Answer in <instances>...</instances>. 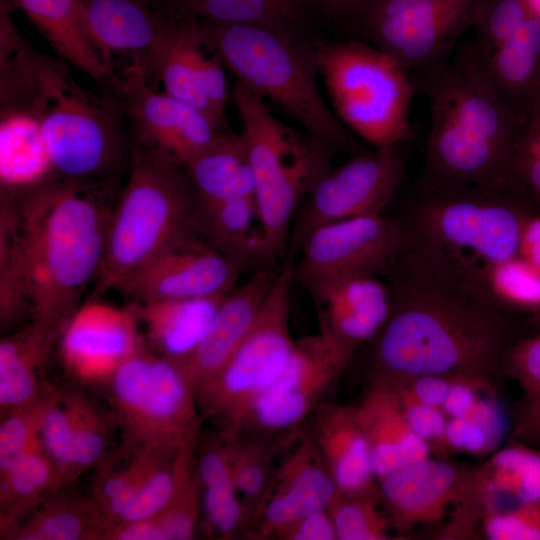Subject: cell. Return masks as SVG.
<instances>
[{"label":"cell","mask_w":540,"mask_h":540,"mask_svg":"<svg viewBox=\"0 0 540 540\" xmlns=\"http://www.w3.org/2000/svg\"><path fill=\"white\" fill-rule=\"evenodd\" d=\"M119 180H55L1 195L0 327L38 319L64 329L102 262Z\"/></svg>","instance_id":"obj_1"},{"label":"cell","mask_w":540,"mask_h":540,"mask_svg":"<svg viewBox=\"0 0 540 540\" xmlns=\"http://www.w3.org/2000/svg\"><path fill=\"white\" fill-rule=\"evenodd\" d=\"M409 270L390 288L391 313L378 333L372 382L426 374L493 381L507 351L495 312L416 262Z\"/></svg>","instance_id":"obj_2"},{"label":"cell","mask_w":540,"mask_h":540,"mask_svg":"<svg viewBox=\"0 0 540 540\" xmlns=\"http://www.w3.org/2000/svg\"><path fill=\"white\" fill-rule=\"evenodd\" d=\"M413 81L429 105V185L485 186L507 179L526 113L507 102L463 53Z\"/></svg>","instance_id":"obj_3"},{"label":"cell","mask_w":540,"mask_h":540,"mask_svg":"<svg viewBox=\"0 0 540 540\" xmlns=\"http://www.w3.org/2000/svg\"><path fill=\"white\" fill-rule=\"evenodd\" d=\"M3 66L36 113L59 180H119L127 172L132 142L122 104L112 92L84 88L68 63L26 41L7 55Z\"/></svg>","instance_id":"obj_4"},{"label":"cell","mask_w":540,"mask_h":540,"mask_svg":"<svg viewBox=\"0 0 540 540\" xmlns=\"http://www.w3.org/2000/svg\"><path fill=\"white\" fill-rule=\"evenodd\" d=\"M508 186V179L485 186H430L418 210L411 259L488 302L486 276L494 265L518 255L524 223L506 200Z\"/></svg>","instance_id":"obj_5"},{"label":"cell","mask_w":540,"mask_h":540,"mask_svg":"<svg viewBox=\"0 0 540 540\" xmlns=\"http://www.w3.org/2000/svg\"><path fill=\"white\" fill-rule=\"evenodd\" d=\"M201 22L235 82L278 105L316 141L335 151L357 150L354 134L320 92L313 44L265 26Z\"/></svg>","instance_id":"obj_6"},{"label":"cell","mask_w":540,"mask_h":540,"mask_svg":"<svg viewBox=\"0 0 540 540\" xmlns=\"http://www.w3.org/2000/svg\"><path fill=\"white\" fill-rule=\"evenodd\" d=\"M127 178L110 212L101 265L86 299H98L129 273L195 232V191L184 166L132 146Z\"/></svg>","instance_id":"obj_7"},{"label":"cell","mask_w":540,"mask_h":540,"mask_svg":"<svg viewBox=\"0 0 540 540\" xmlns=\"http://www.w3.org/2000/svg\"><path fill=\"white\" fill-rule=\"evenodd\" d=\"M238 134L253 173L255 201L267 256L275 268L286 260L295 214L330 170L335 150L277 118L264 98L235 82Z\"/></svg>","instance_id":"obj_8"},{"label":"cell","mask_w":540,"mask_h":540,"mask_svg":"<svg viewBox=\"0 0 540 540\" xmlns=\"http://www.w3.org/2000/svg\"><path fill=\"white\" fill-rule=\"evenodd\" d=\"M313 48L331 108L353 134L374 149L398 147L412 138L410 107L417 90L400 63L354 39Z\"/></svg>","instance_id":"obj_9"},{"label":"cell","mask_w":540,"mask_h":540,"mask_svg":"<svg viewBox=\"0 0 540 540\" xmlns=\"http://www.w3.org/2000/svg\"><path fill=\"white\" fill-rule=\"evenodd\" d=\"M100 388L130 451L173 458L197 441V386L176 361L146 346Z\"/></svg>","instance_id":"obj_10"},{"label":"cell","mask_w":540,"mask_h":540,"mask_svg":"<svg viewBox=\"0 0 540 540\" xmlns=\"http://www.w3.org/2000/svg\"><path fill=\"white\" fill-rule=\"evenodd\" d=\"M291 268L281 267L251 329L224 367L198 388L203 419L230 436L284 369L295 344L290 333Z\"/></svg>","instance_id":"obj_11"},{"label":"cell","mask_w":540,"mask_h":540,"mask_svg":"<svg viewBox=\"0 0 540 540\" xmlns=\"http://www.w3.org/2000/svg\"><path fill=\"white\" fill-rule=\"evenodd\" d=\"M476 0H374L364 11L365 42L384 51L413 77L448 62Z\"/></svg>","instance_id":"obj_12"},{"label":"cell","mask_w":540,"mask_h":540,"mask_svg":"<svg viewBox=\"0 0 540 540\" xmlns=\"http://www.w3.org/2000/svg\"><path fill=\"white\" fill-rule=\"evenodd\" d=\"M110 92L121 102L132 146L186 166L213 146L229 129L166 92L155 91L140 58L120 74L113 72Z\"/></svg>","instance_id":"obj_13"},{"label":"cell","mask_w":540,"mask_h":540,"mask_svg":"<svg viewBox=\"0 0 540 540\" xmlns=\"http://www.w3.org/2000/svg\"><path fill=\"white\" fill-rule=\"evenodd\" d=\"M399 224L382 214L324 224L302 241L292 280L308 293L364 275L391 270L404 247Z\"/></svg>","instance_id":"obj_14"},{"label":"cell","mask_w":540,"mask_h":540,"mask_svg":"<svg viewBox=\"0 0 540 540\" xmlns=\"http://www.w3.org/2000/svg\"><path fill=\"white\" fill-rule=\"evenodd\" d=\"M353 353L320 332L295 340L284 369L256 401L240 434L250 431L268 437L296 429L325 403Z\"/></svg>","instance_id":"obj_15"},{"label":"cell","mask_w":540,"mask_h":540,"mask_svg":"<svg viewBox=\"0 0 540 540\" xmlns=\"http://www.w3.org/2000/svg\"><path fill=\"white\" fill-rule=\"evenodd\" d=\"M142 62L148 76L157 78L167 94L228 129L225 65L199 18L174 11Z\"/></svg>","instance_id":"obj_16"},{"label":"cell","mask_w":540,"mask_h":540,"mask_svg":"<svg viewBox=\"0 0 540 540\" xmlns=\"http://www.w3.org/2000/svg\"><path fill=\"white\" fill-rule=\"evenodd\" d=\"M401 178L402 160L397 147L357 154L326 172L295 214L287 257L293 259L304 238L319 226L382 214Z\"/></svg>","instance_id":"obj_17"},{"label":"cell","mask_w":540,"mask_h":540,"mask_svg":"<svg viewBox=\"0 0 540 540\" xmlns=\"http://www.w3.org/2000/svg\"><path fill=\"white\" fill-rule=\"evenodd\" d=\"M296 429L283 435L285 452L249 515L247 535L253 539L275 538L301 517L327 509L337 492L310 432Z\"/></svg>","instance_id":"obj_18"},{"label":"cell","mask_w":540,"mask_h":540,"mask_svg":"<svg viewBox=\"0 0 540 540\" xmlns=\"http://www.w3.org/2000/svg\"><path fill=\"white\" fill-rule=\"evenodd\" d=\"M135 305L117 307L86 299L64 327L57 344L69 376L101 387L128 359L144 349Z\"/></svg>","instance_id":"obj_19"},{"label":"cell","mask_w":540,"mask_h":540,"mask_svg":"<svg viewBox=\"0 0 540 540\" xmlns=\"http://www.w3.org/2000/svg\"><path fill=\"white\" fill-rule=\"evenodd\" d=\"M239 274L193 232L129 273L113 290L133 303L223 296L235 287Z\"/></svg>","instance_id":"obj_20"},{"label":"cell","mask_w":540,"mask_h":540,"mask_svg":"<svg viewBox=\"0 0 540 540\" xmlns=\"http://www.w3.org/2000/svg\"><path fill=\"white\" fill-rule=\"evenodd\" d=\"M475 467L443 458L415 462L379 479V496L392 529L403 536L420 526L446 525L471 493Z\"/></svg>","instance_id":"obj_21"},{"label":"cell","mask_w":540,"mask_h":540,"mask_svg":"<svg viewBox=\"0 0 540 540\" xmlns=\"http://www.w3.org/2000/svg\"><path fill=\"white\" fill-rule=\"evenodd\" d=\"M281 268L253 272L221 301L206 332L185 357L174 360L200 386L227 363L251 329Z\"/></svg>","instance_id":"obj_22"},{"label":"cell","mask_w":540,"mask_h":540,"mask_svg":"<svg viewBox=\"0 0 540 540\" xmlns=\"http://www.w3.org/2000/svg\"><path fill=\"white\" fill-rule=\"evenodd\" d=\"M309 295L320 333L353 351L378 335L391 313V289L377 275L345 279Z\"/></svg>","instance_id":"obj_23"},{"label":"cell","mask_w":540,"mask_h":540,"mask_svg":"<svg viewBox=\"0 0 540 540\" xmlns=\"http://www.w3.org/2000/svg\"><path fill=\"white\" fill-rule=\"evenodd\" d=\"M1 195H19L59 180L39 120L22 92H0Z\"/></svg>","instance_id":"obj_24"},{"label":"cell","mask_w":540,"mask_h":540,"mask_svg":"<svg viewBox=\"0 0 540 540\" xmlns=\"http://www.w3.org/2000/svg\"><path fill=\"white\" fill-rule=\"evenodd\" d=\"M76 1L111 73L116 54L142 60L174 13L164 0Z\"/></svg>","instance_id":"obj_25"},{"label":"cell","mask_w":540,"mask_h":540,"mask_svg":"<svg viewBox=\"0 0 540 540\" xmlns=\"http://www.w3.org/2000/svg\"><path fill=\"white\" fill-rule=\"evenodd\" d=\"M539 501L540 451L513 443L475 467L465 511L477 525L488 515Z\"/></svg>","instance_id":"obj_26"},{"label":"cell","mask_w":540,"mask_h":540,"mask_svg":"<svg viewBox=\"0 0 540 540\" xmlns=\"http://www.w3.org/2000/svg\"><path fill=\"white\" fill-rule=\"evenodd\" d=\"M309 431L337 490L360 491L375 484V472L357 407L322 404L313 414Z\"/></svg>","instance_id":"obj_27"},{"label":"cell","mask_w":540,"mask_h":540,"mask_svg":"<svg viewBox=\"0 0 540 540\" xmlns=\"http://www.w3.org/2000/svg\"><path fill=\"white\" fill-rule=\"evenodd\" d=\"M62 331L55 324L32 319L1 338V417L52 389L39 376L56 350Z\"/></svg>","instance_id":"obj_28"},{"label":"cell","mask_w":540,"mask_h":540,"mask_svg":"<svg viewBox=\"0 0 540 540\" xmlns=\"http://www.w3.org/2000/svg\"><path fill=\"white\" fill-rule=\"evenodd\" d=\"M463 54L510 104L526 113L540 96V18L531 15L509 40Z\"/></svg>","instance_id":"obj_29"},{"label":"cell","mask_w":540,"mask_h":540,"mask_svg":"<svg viewBox=\"0 0 540 540\" xmlns=\"http://www.w3.org/2000/svg\"><path fill=\"white\" fill-rule=\"evenodd\" d=\"M192 226L238 272L275 269L267 256L255 197H234L194 210Z\"/></svg>","instance_id":"obj_30"},{"label":"cell","mask_w":540,"mask_h":540,"mask_svg":"<svg viewBox=\"0 0 540 540\" xmlns=\"http://www.w3.org/2000/svg\"><path fill=\"white\" fill-rule=\"evenodd\" d=\"M357 416L370 446L377 480L430 457L429 446L411 430L388 386L372 383L357 406Z\"/></svg>","instance_id":"obj_31"},{"label":"cell","mask_w":540,"mask_h":540,"mask_svg":"<svg viewBox=\"0 0 540 540\" xmlns=\"http://www.w3.org/2000/svg\"><path fill=\"white\" fill-rule=\"evenodd\" d=\"M37 27L57 57L110 92L112 73L94 44L76 0H11Z\"/></svg>","instance_id":"obj_32"},{"label":"cell","mask_w":540,"mask_h":540,"mask_svg":"<svg viewBox=\"0 0 540 540\" xmlns=\"http://www.w3.org/2000/svg\"><path fill=\"white\" fill-rule=\"evenodd\" d=\"M196 442L184 447L173 459L175 489L166 506L150 519L116 525L105 530L101 540L194 538L203 493L197 466Z\"/></svg>","instance_id":"obj_33"},{"label":"cell","mask_w":540,"mask_h":540,"mask_svg":"<svg viewBox=\"0 0 540 540\" xmlns=\"http://www.w3.org/2000/svg\"><path fill=\"white\" fill-rule=\"evenodd\" d=\"M226 295L131 303L135 305L150 349L177 360L195 348Z\"/></svg>","instance_id":"obj_34"},{"label":"cell","mask_w":540,"mask_h":540,"mask_svg":"<svg viewBox=\"0 0 540 540\" xmlns=\"http://www.w3.org/2000/svg\"><path fill=\"white\" fill-rule=\"evenodd\" d=\"M105 531L93 497L63 488L49 493L33 510L0 531L8 540H101Z\"/></svg>","instance_id":"obj_35"},{"label":"cell","mask_w":540,"mask_h":540,"mask_svg":"<svg viewBox=\"0 0 540 540\" xmlns=\"http://www.w3.org/2000/svg\"><path fill=\"white\" fill-rule=\"evenodd\" d=\"M195 208L201 210L239 196L255 197L253 173L238 134L230 130L189 162Z\"/></svg>","instance_id":"obj_36"},{"label":"cell","mask_w":540,"mask_h":540,"mask_svg":"<svg viewBox=\"0 0 540 540\" xmlns=\"http://www.w3.org/2000/svg\"><path fill=\"white\" fill-rule=\"evenodd\" d=\"M233 436L219 432L197 454L202 506L210 531L229 539L247 523L249 512L238 497L231 468Z\"/></svg>","instance_id":"obj_37"},{"label":"cell","mask_w":540,"mask_h":540,"mask_svg":"<svg viewBox=\"0 0 540 540\" xmlns=\"http://www.w3.org/2000/svg\"><path fill=\"white\" fill-rule=\"evenodd\" d=\"M53 491V467L39 438L0 477V531L27 515Z\"/></svg>","instance_id":"obj_38"},{"label":"cell","mask_w":540,"mask_h":540,"mask_svg":"<svg viewBox=\"0 0 540 540\" xmlns=\"http://www.w3.org/2000/svg\"><path fill=\"white\" fill-rule=\"evenodd\" d=\"M179 13L199 19L265 26L297 35L296 0H166Z\"/></svg>","instance_id":"obj_39"},{"label":"cell","mask_w":540,"mask_h":540,"mask_svg":"<svg viewBox=\"0 0 540 540\" xmlns=\"http://www.w3.org/2000/svg\"><path fill=\"white\" fill-rule=\"evenodd\" d=\"M60 391L72 427L73 462L70 480L73 483L94 467L108 451L110 425L105 412L84 391Z\"/></svg>","instance_id":"obj_40"},{"label":"cell","mask_w":540,"mask_h":540,"mask_svg":"<svg viewBox=\"0 0 540 540\" xmlns=\"http://www.w3.org/2000/svg\"><path fill=\"white\" fill-rule=\"evenodd\" d=\"M381 506L377 485L354 492L337 490L327 507L337 540L392 539V526Z\"/></svg>","instance_id":"obj_41"},{"label":"cell","mask_w":540,"mask_h":540,"mask_svg":"<svg viewBox=\"0 0 540 540\" xmlns=\"http://www.w3.org/2000/svg\"><path fill=\"white\" fill-rule=\"evenodd\" d=\"M59 396L60 390L52 388L1 417L0 477L39 440L45 415Z\"/></svg>","instance_id":"obj_42"},{"label":"cell","mask_w":540,"mask_h":540,"mask_svg":"<svg viewBox=\"0 0 540 540\" xmlns=\"http://www.w3.org/2000/svg\"><path fill=\"white\" fill-rule=\"evenodd\" d=\"M277 447L278 444L269 443L264 436L245 439L242 435H238L233 438L231 451L233 479L238 493L248 503L249 515L268 483Z\"/></svg>","instance_id":"obj_43"},{"label":"cell","mask_w":540,"mask_h":540,"mask_svg":"<svg viewBox=\"0 0 540 540\" xmlns=\"http://www.w3.org/2000/svg\"><path fill=\"white\" fill-rule=\"evenodd\" d=\"M488 296L524 307L540 306V270L519 255L494 265L485 280Z\"/></svg>","instance_id":"obj_44"},{"label":"cell","mask_w":540,"mask_h":540,"mask_svg":"<svg viewBox=\"0 0 540 540\" xmlns=\"http://www.w3.org/2000/svg\"><path fill=\"white\" fill-rule=\"evenodd\" d=\"M42 449L54 471V491L71 484L73 435L70 417L59 398L47 411L40 430Z\"/></svg>","instance_id":"obj_45"},{"label":"cell","mask_w":540,"mask_h":540,"mask_svg":"<svg viewBox=\"0 0 540 540\" xmlns=\"http://www.w3.org/2000/svg\"><path fill=\"white\" fill-rule=\"evenodd\" d=\"M532 15L524 0H491L474 20L477 36L469 46L486 49L497 46L514 36Z\"/></svg>","instance_id":"obj_46"},{"label":"cell","mask_w":540,"mask_h":540,"mask_svg":"<svg viewBox=\"0 0 540 540\" xmlns=\"http://www.w3.org/2000/svg\"><path fill=\"white\" fill-rule=\"evenodd\" d=\"M507 178L522 183L540 197V96L531 102L526 111L524 127Z\"/></svg>","instance_id":"obj_47"},{"label":"cell","mask_w":540,"mask_h":540,"mask_svg":"<svg viewBox=\"0 0 540 540\" xmlns=\"http://www.w3.org/2000/svg\"><path fill=\"white\" fill-rule=\"evenodd\" d=\"M385 386L395 392L409 427L429 446L431 453L442 458L449 455L452 450L446 440L448 418L442 409L414 399L399 387Z\"/></svg>","instance_id":"obj_48"},{"label":"cell","mask_w":540,"mask_h":540,"mask_svg":"<svg viewBox=\"0 0 540 540\" xmlns=\"http://www.w3.org/2000/svg\"><path fill=\"white\" fill-rule=\"evenodd\" d=\"M173 459L163 458L158 462L114 526L150 519L166 506L175 489Z\"/></svg>","instance_id":"obj_49"},{"label":"cell","mask_w":540,"mask_h":540,"mask_svg":"<svg viewBox=\"0 0 540 540\" xmlns=\"http://www.w3.org/2000/svg\"><path fill=\"white\" fill-rule=\"evenodd\" d=\"M481 527L489 540H540V501L488 515Z\"/></svg>","instance_id":"obj_50"},{"label":"cell","mask_w":540,"mask_h":540,"mask_svg":"<svg viewBox=\"0 0 540 540\" xmlns=\"http://www.w3.org/2000/svg\"><path fill=\"white\" fill-rule=\"evenodd\" d=\"M501 437L479 421L467 417L448 418L446 440L453 451L487 454L499 445Z\"/></svg>","instance_id":"obj_51"},{"label":"cell","mask_w":540,"mask_h":540,"mask_svg":"<svg viewBox=\"0 0 540 540\" xmlns=\"http://www.w3.org/2000/svg\"><path fill=\"white\" fill-rule=\"evenodd\" d=\"M502 369L523 387L526 395L540 393V336L507 350Z\"/></svg>","instance_id":"obj_52"},{"label":"cell","mask_w":540,"mask_h":540,"mask_svg":"<svg viewBox=\"0 0 540 540\" xmlns=\"http://www.w3.org/2000/svg\"><path fill=\"white\" fill-rule=\"evenodd\" d=\"M452 379L453 375L426 374L413 376L394 383L380 384L399 387L414 399L441 408L449 392Z\"/></svg>","instance_id":"obj_53"},{"label":"cell","mask_w":540,"mask_h":540,"mask_svg":"<svg viewBox=\"0 0 540 540\" xmlns=\"http://www.w3.org/2000/svg\"><path fill=\"white\" fill-rule=\"evenodd\" d=\"M275 538L280 540H337V535L327 509H321L296 520L280 531Z\"/></svg>","instance_id":"obj_54"},{"label":"cell","mask_w":540,"mask_h":540,"mask_svg":"<svg viewBox=\"0 0 540 540\" xmlns=\"http://www.w3.org/2000/svg\"><path fill=\"white\" fill-rule=\"evenodd\" d=\"M513 437L540 444V393L526 395L515 422Z\"/></svg>","instance_id":"obj_55"},{"label":"cell","mask_w":540,"mask_h":540,"mask_svg":"<svg viewBox=\"0 0 540 540\" xmlns=\"http://www.w3.org/2000/svg\"><path fill=\"white\" fill-rule=\"evenodd\" d=\"M518 255L540 270V216L524 220Z\"/></svg>","instance_id":"obj_56"},{"label":"cell","mask_w":540,"mask_h":540,"mask_svg":"<svg viewBox=\"0 0 540 540\" xmlns=\"http://www.w3.org/2000/svg\"><path fill=\"white\" fill-rule=\"evenodd\" d=\"M327 6L339 15L362 16L374 0H324Z\"/></svg>","instance_id":"obj_57"},{"label":"cell","mask_w":540,"mask_h":540,"mask_svg":"<svg viewBox=\"0 0 540 540\" xmlns=\"http://www.w3.org/2000/svg\"><path fill=\"white\" fill-rule=\"evenodd\" d=\"M531 13L540 18V0H524Z\"/></svg>","instance_id":"obj_58"},{"label":"cell","mask_w":540,"mask_h":540,"mask_svg":"<svg viewBox=\"0 0 540 540\" xmlns=\"http://www.w3.org/2000/svg\"><path fill=\"white\" fill-rule=\"evenodd\" d=\"M540 336V335H539Z\"/></svg>","instance_id":"obj_59"}]
</instances>
